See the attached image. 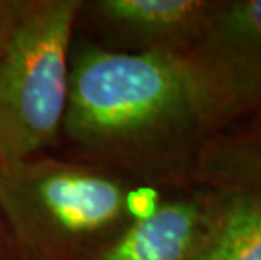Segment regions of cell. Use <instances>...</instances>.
Listing matches in <instances>:
<instances>
[{"instance_id": "277c9868", "label": "cell", "mask_w": 261, "mask_h": 260, "mask_svg": "<svg viewBox=\"0 0 261 260\" xmlns=\"http://www.w3.org/2000/svg\"><path fill=\"white\" fill-rule=\"evenodd\" d=\"M205 221L189 260H261V159L240 139L207 146L199 154Z\"/></svg>"}, {"instance_id": "52a82bcc", "label": "cell", "mask_w": 261, "mask_h": 260, "mask_svg": "<svg viewBox=\"0 0 261 260\" xmlns=\"http://www.w3.org/2000/svg\"><path fill=\"white\" fill-rule=\"evenodd\" d=\"M205 195L165 201L132 220L98 260H189L205 221Z\"/></svg>"}, {"instance_id": "6da1fadb", "label": "cell", "mask_w": 261, "mask_h": 260, "mask_svg": "<svg viewBox=\"0 0 261 260\" xmlns=\"http://www.w3.org/2000/svg\"><path fill=\"white\" fill-rule=\"evenodd\" d=\"M219 127L213 85L189 51L85 46L71 61L63 129L99 159L164 166L187 156Z\"/></svg>"}, {"instance_id": "3957f363", "label": "cell", "mask_w": 261, "mask_h": 260, "mask_svg": "<svg viewBox=\"0 0 261 260\" xmlns=\"http://www.w3.org/2000/svg\"><path fill=\"white\" fill-rule=\"evenodd\" d=\"M81 0H31L0 53V166L36 157L63 129Z\"/></svg>"}, {"instance_id": "30bf717a", "label": "cell", "mask_w": 261, "mask_h": 260, "mask_svg": "<svg viewBox=\"0 0 261 260\" xmlns=\"http://www.w3.org/2000/svg\"><path fill=\"white\" fill-rule=\"evenodd\" d=\"M7 248H9V235H7V226L0 211V260H7Z\"/></svg>"}, {"instance_id": "5b68a950", "label": "cell", "mask_w": 261, "mask_h": 260, "mask_svg": "<svg viewBox=\"0 0 261 260\" xmlns=\"http://www.w3.org/2000/svg\"><path fill=\"white\" fill-rule=\"evenodd\" d=\"M187 51L213 85L221 125L261 107V0L218 2Z\"/></svg>"}, {"instance_id": "ba28073f", "label": "cell", "mask_w": 261, "mask_h": 260, "mask_svg": "<svg viewBox=\"0 0 261 260\" xmlns=\"http://www.w3.org/2000/svg\"><path fill=\"white\" fill-rule=\"evenodd\" d=\"M29 4L31 0H0V53Z\"/></svg>"}, {"instance_id": "8992f818", "label": "cell", "mask_w": 261, "mask_h": 260, "mask_svg": "<svg viewBox=\"0 0 261 260\" xmlns=\"http://www.w3.org/2000/svg\"><path fill=\"white\" fill-rule=\"evenodd\" d=\"M218 2L96 0L90 9L138 51H187L202 34Z\"/></svg>"}, {"instance_id": "9c48e42d", "label": "cell", "mask_w": 261, "mask_h": 260, "mask_svg": "<svg viewBox=\"0 0 261 260\" xmlns=\"http://www.w3.org/2000/svg\"><path fill=\"white\" fill-rule=\"evenodd\" d=\"M240 140L249 152L254 154L258 159H261V127H256L251 134L246 137H241Z\"/></svg>"}, {"instance_id": "7a4b0ae2", "label": "cell", "mask_w": 261, "mask_h": 260, "mask_svg": "<svg viewBox=\"0 0 261 260\" xmlns=\"http://www.w3.org/2000/svg\"><path fill=\"white\" fill-rule=\"evenodd\" d=\"M128 184L96 166L31 157L0 166V211L36 260H98L135 220Z\"/></svg>"}]
</instances>
